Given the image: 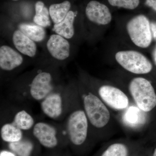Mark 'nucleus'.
Returning <instances> with one entry per match:
<instances>
[{
  "label": "nucleus",
  "instance_id": "obj_1",
  "mask_svg": "<svg viewBox=\"0 0 156 156\" xmlns=\"http://www.w3.org/2000/svg\"><path fill=\"white\" fill-rule=\"evenodd\" d=\"M73 101L64 119L63 126L71 143L80 146L87 140L90 124L83 106L80 108L75 106Z\"/></svg>",
  "mask_w": 156,
  "mask_h": 156
},
{
  "label": "nucleus",
  "instance_id": "obj_2",
  "mask_svg": "<svg viewBox=\"0 0 156 156\" xmlns=\"http://www.w3.org/2000/svg\"><path fill=\"white\" fill-rule=\"evenodd\" d=\"M69 94L67 90L57 87L40 102L44 114L55 121L65 119L73 100Z\"/></svg>",
  "mask_w": 156,
  "mask_h": 156
},
{
  "label": "nucleus",
  "instance_id": "obj_3",
  "mask_svg": "<svg viewBox=\"0 0 156 156\" xmlns=\"http://www.w3.org/2000/svg\"><path fill=\"white\" fill-rule=\"evenodd\" d=\"M82 106L90 126L95 129H101L108 125L111 115L106 105L101 99L91 92L84 93L81 97Z\"/></svg>",
  "mask_w": 156,
  "mask_h": 156
},
{
  "label": "nucleus",
  "instance_id": "obj_4",
  "mask_svg": "<svg viewBox=\"0 0 156 156\" xmlns=\"http://www.w3.org/2000/svg\"><path fill=\"white\" fill-rule=\"evenodd\" d=\"M57 87L52 73L47 70L39 71L32 78L27 90L21 92V98L40 102Z\"/></svg>",
  "mask_w": 156,
  "mask_h": 156
},
{
  "label": "nucleus",
  "instance_id": "obj_5",
  "mask_svg": "<svg viewBox=\"0 0 156 156\" xmlns=\"http://www.w3.org/2000/svg\"><path fill=\"white\" fill-rule=\"evenodd\" d=\"M129 92L136 106L145 112L151 111L156 106V94L152 85L142 77L134 78L130 82Z\"/></svg>",
  "mask_w": 156,
  "mask_h": 156
},
{
  "label": "nucleus",
  "instance_id": "obj_6",
  "mask_svg": "<svg viewBox=\"0 0 156 156\" xmlns=\"http://www.w3.org/2000/svg\"><path fill=\"white\" fill-rule=\"evenodd\" d=\"M127 31L132 41L140 48H147L151 43L152 32L150 23L144 15L132 18L127 24Z\"/></svg>",
  "mask_w": 156,
  "mask_h": 156
},
{
  "label": "nucleus",
  "instance_id": "obj_7",
  "mask_svg": "<svg viewBox=\"0 0 156 156\" xmlns=\"http://www.w3.org/2000/svg\"><path fill=\"white\" fill-rule=\"evenodd\" d=\"M115 58L122 67L133 73L144 74L150 72L152 69L151 62L137 51H119L116 54Z\"/></svg>",
  "mask_w": 156,
  "mask_h": 156
},
{
  "label": "nucleus",
  "instance_id": "obj_8",
  "mask_svg": "<svg viewBox=\"0 0 156 156\" xmlns=\"http://www.w3.org/2000/svg\"><path fill=\"white\" fill-rule=\"evenodd\" d=\"M34 137L43 146L48 148H53L58 144V135L65 131L64 127H57L55 125L47 122L35 123L32 129Z\"/></svg>",
  "mask_w": 156,
  "mask_h": 156
},
{
  "label": "nucleus",
  "instance_id": "obj_9",
  "mask_svg": "<svg viewBox=\"0 0 156 156\" xmlns=\"http://www.w3.org/2000/svg\"><path fill=\"white\" fill-rule=\"evenodd\" d=\"M98 97L105 105L116 110H123L129 106L128 96L116 87L103 85L98 89Z\"/></svg>",
  "mask_w": 156,
  "mask_h": 156
},
{
  "label": "nucleus",
  "instance_id": "obj_10",
  "mask_svg": "<svg viewBox=\"0 0 156 156\" xmlns=\"http://www.w3.org/2000/svg\"><path fill=\"white\" fill-rule=\"evenodd\" d=\"M46 46L50 55L56 60L64 61L69 56L70 46L69 42L67 39L59 35H51Z\"/></svg>",
  "mask_w": 156,
  "mask_h": 156
},
{
  "label": "nucleus",
  "instance_id": "obj_11",
  "mask_svg": "<svg viewBox=\"0 0 156 156\" xmlns=\"http://www.w3.org/2000/svg\"><path fill=\"white\" fill-rule=\"evenodd\" d=\"M23 58L20 53L10 46L2 45L0 48V68L10 72L22 65Z\"/></svg>",
  "mask_w": 156,
  "mask_h": 156
},
{
  "label": "nucleus",
  "instance_id": "obj_12",
  "mask_svg": "<svg viewBox=\"0 0 156 156\" xmlns=\"http://www.w3.org/2000/svg\"><path fill=\"white\" fill-rule=\"evenodd\" d=\"M86 14L90 21L99 25H106L112 20V15L108 8L97 1H92L88 3L86 7Z\"/></svg>",
  "mask_w": 156,
  "mask_h": 156
},
{
  "label": "nucleus",
  "instance_id": "obj_13",
  "mask_svg": "<svg viewBox=\"0 0 156 156\" xmlns=\"http://www.w3.org/2000/svg\"><path fill=\"white\" fill-rule=\"evenodd\" d=\"M12 41L16 50L21 54L30 57L35 56L37 52L35 42L20 30H16L13 33Z\"/></svg>",
  "mask_w": 156,
  "mask_h": 156
},
{
  "label": "nucleus",
  "instance_id": "obj_14",
  "mask_svg": "<svg viewBox=\"0 0 156 156\" xmlns=\"http://www.w3.org/2000/svg\"><path fill=\"white\" fill-rule=\"evenodd\" d=\"M76 15L74 12L70 11L64 19L58 24H54L53 28L56 34L69 39L73 37L75 33L74 22Z\"/></svg>",
  "mask_w": 156,
  "mask_h": 156
},
{
  "label": "nucleus",
  "instance_id": "obj_15",
  "mask_svg": "<svg viewBox=\"0 0 156 156\" xmlns=\"http://www.w3.org/2000/svg\"><path fill=\"white\" fill-rule=\"evenodd\" d=\"M23 132L11 122L2 124L0 129L1 137L3 141L11 143L17 142L23 137Z\"/></svg>",
  "mask_w": 156,
  "mask_h": 156
},
{
  "label": "nucleus",
  "instance_id": "obj_16",
  "mask_svg": "<svg viewBox=\"0 0 156 156\" xmlns=\"http://www.w3.org/2000/svg\"><path fill=\"white\" fill-rule=\"evenodd\" d=\"M10 122L23 132L32 130L35 124L33 117L24 109L17 111Z\"/></svg>",
  "mask_w": 156,
  "mask_h": 156
},
{
  "label": "nucleus",
  "instance_id": "obj_17",
  "mask_svg": "<svg viewBox=\"0 0 156 156\" xmlns=\"http://www.w3.org/2000/svg\"><path fill=\"white\" fill-rule=\"evenodd\" d=\"M18 29L35 42L43 41L46 36L44 27L35 23H22L19 24Z\"/></svg>",
  "mask_w": 156,
  "mask_h": 156
},
{
  "label": "nucleus",
  "instance_id": "obj_18",
  "mask_svg": "<svg viewBox=\"0 0 156 156\" xmlns=\"http://www.w3.org/2000/svg\"><path fill=\"white\" fill-rule=\"evenodd\" d=\"M71 5L69 1H65L62 2L53 4L49 7L50 18L55 24L62 21L70 11Z\"/></svg>",
  "mask_w": 156,
  "mask_h": 156
},
{
  "label": "nucleus",
  "instance_id": "obj_19",
  "mask_svg": "<svg viewBox=\"0 0 156 156\" xmlns=\"http://www.w3.org/2000/svg\"><path fill=\"white\" fill-rule=\"evenodd\" d=\"M35 14L33 18L34 23L42 27H47L51 25L49 9L45 7L41 1H38L35 6Z\"/></svg>",
  "mask_w": 156,
  "mask_h": 156
},
{
  "label": "nucleus",
  "instance_id": "obj_20",
  "mask_svg": "<svg viewBox=\"0 0 156 156\" xmlns=\"http://www.w3.org/2000/svg\"><path fill=\"white\" fill-rule=\"evenodd\" d=\"M9 147L11 152L17 156H30L34 145L29 139L23 137L17 142L9 143Z\"/></svg>",
  "mask_w": 156,
  "mask_h": 156
},
{
  "label": "nucleus",
  "instance_id": "obj_21",
  "mask_svg": "<svg viewBox=\"0 0 156 156\" xmlns=\"http://www.w3.org/2000/svg\"><path fill=\"white\" fill-rule=\"evenodd\" d=\"M129 151L126 145L121 143H115L108 147L101 156H128Z\"/></svg>",
  "mask_w": 156,
  "mask_h": 156
},
{
  "label": "nucleus",
  "instance_id": "obj_22",
  "mask_svg": "<svg viewBox=\"0 0 156 156\" xmlns=\"http://www.w3.org/2000/svg\"><path fill=\"white\" fill-rule=\"evenodd\" d=\"M112 6L133 10L139 5V0H108Z\"/></svg>",
  "mask_w": 156,
  "mask_h": 156
},
{
  "label": "nucleus",
  "instance_id": "obj_23",
  "mask_svg": "<svg viewBox=\"0 0 156 156\" xmlns=\"http://www.w3.org/2000/svg\"><path fill=\"white\" fill-rule=\"evenodd\" d=\"M134 108H130L126 114V120L128 122L135 124L138 120V112L137 111H134Z\"/></svg>",
  "mask_w": 156,
  "mask_h": 156
},
{
  "label": "nucleus",
  "instance_id": "obj_24",
  "mask_svg": "<svg viewBox=\"0 0 156 156\" xmlns=\"http://www.w3.org/2000/svg\"><path fill=\"white\" fill-rule=\"evenodd\" d=\"M145 4L156 11V0H146Z\"/></svg>",
  "mask_w": 156,
  "mask_h": 156
},
{
  "label": "nucleus",
  "instance_id": "obj_25",
  "mask_svg": "<svg viewBox=\"0 0 156 156\" xmlns=\"http://www.w3.org/2000/svg\"><path fill=\"white\" fill-rule=\"evenodd\" d=\"M0 156H16L12 152L7 151H2L0 153Z\"/></svg>",
  "mask_w": 156,
  "mask_h": 156
},
{
  "label": "nucleus",
  "instance_id": "obj_26",
  "mask_svg": "<svg viewBox=\"0 0 156 156\" xmlns=\"http://www.w3.org/2000/svg\"><path fill=\"white\" fill-rule=\"evenodd\" d=\"M151 30L154 38H156V23H152L151 24Z\"/></svg>",
  "mask_w": 156,
  "mask_h": 156
},
{
  "label": "nucleus",
  "instance_id": "obj_27",
  "mask_svg": "<svg viewBox=\"0 0 156 156\" xmlns=\"http://www.w3.org/2000/svg\"><path fill=\"white\" fill-rule=\"evenodd\" d=\"M154 60L155 62V64H156V48L155 49V50L154 51Z\"/></svg>",
  "mask_w": 156,
  "mask_h": 156
},
{
  "label": "nucleus",
  "instance_id": "obj_28",
  "mask_svg": "<svg viewBox=\"0 0 156 156\" xmlns=\"http://www.w3.org/2000/svg\"><path fill=\"white\" fill-rule=\"evenodd\" d=\"M153 156H156V148L154 150V151L153 155Z\"/></svg>",
  "mask_w": 156,
  "mask_h": 156
},
{
  "label": "nucleus",
  "instance_id": "obj_29",
  "mask_svg": "<svg viewBox=\"0 0 156 156\" xmlns=\"http://www.w3.org/2000/svg\"><path fill=\"white\" fill-rule=\"evenodd\" d=\"M11 1H19V0H11Z\"/></svg>",
  "mask_w": 156,
  "mask_h": 156
}]
</instances>
